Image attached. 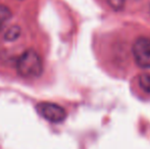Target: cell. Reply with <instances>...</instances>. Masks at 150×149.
<instances>
[{"label": "cell", "instance_id": "6da1fadb", "mask_svg": "<svg viewBox=\"0 0 150 149\" xmlns=\"http://www.w3.org/2000/svg\"><path fill=\"white\" fill-rule=\"evenodd\" d=\"M16 71L24 78H36L43 71L42 58L35 50H26L16 61Z\"/></svg>", "mask_w": 150, "mask_h": 149}, {"label": "cell", "instance_id": "7a4b0ae2", "mask_svg": "<svg viewBox=\"0 0 150 149\" xmlns=\"http://www.w3.org/2000/svg\"><path fill=\"white\" fill-rule=\"evenodd\" d=\"M133 55L140 68H150V39L139 38L133 45Z\"/></svg>", "mask_w": 150, "mask_h": 149}, {"label": "cell", "instance_id": "3957f363", "mask_svg": "<svg viewBox=\"0 0 150 149\" xmlns=\"http://www.w3.org/2000/svg\"><path fill=\"white\" fill-rule=\"evenodd\" d=\"M37 112L41 117L51 123H60L67 117L64 108L52 102H40L37 104Z\"/></svg>", "mask_w": 150, "mask_h": 149}, {"label": "cell", "instance_id": "277c9868", "mask_svg": "<svg viewBox=\"0 0 150 149\" xmlns=\"http://www.w3.org/2000/svg\"><path fill=\"white\" fill-rule=\"evenodd\" d=\"M11 18V12L9 8L4 5H0V31L3 29L5 23Z\"/></svg>", "mask_w": 150, "mask_h": 149}, {"label": "cell", "instance_id": "5b68a950", "mask_svg": "<svg viewBox=\"0 0 150 149\" xmlns=\"http://www.w3.org/2000/svg\"><path fill=\"white\" fill-rule=\"evenodd\" d=\"M139 85L145 92L150 93V75L144 74L139 77Z\"/></svg>", "mask_w": 150, "mask_h": 149}, {"label": "cell", "instance_id": "8992f818", "mask_svg": "<svg viewBox=\"0 0 150 149\" xmlns=\"http://www.w3.org/2000/svg\"><path fill=\"white\" fill-rule=\"evenodd\" d=\"M106 1H107V3L109 4V6L112 8V9L120 10L122 7H124L126 0H106Z\"/></svg>", "mask_w": 150, "mask_h": 149}, {"label": "cell", "instance_id": "52a82bcc", "mask_svg": "<svg viewBox=\"0 0 150 149\" xmlns=\"http://www.w3.org/2000/svg\"><path fill=\"white\" fill-rule=\"evenodd\" d=\"M20 35V30H18V28H11L10 30H8L7 34L5 35V38L7 40H9V41H12V40H14L16 37Z\"/></svg>", "mask_w": 150, "mask_h": 149}]
</instances>
